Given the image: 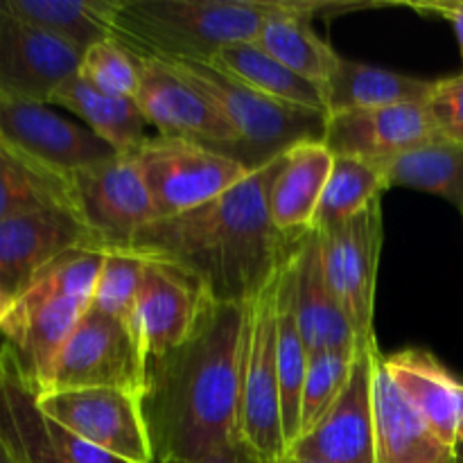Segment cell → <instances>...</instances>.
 Segmentation results:
<instances>
[{"mask_svg":"<svg viewBox=\"0 0 463 463\" xmlns=\"http://www.w3.org/2000/svg\"><path fill=\"white\" fill-rule=\"evenodd\" d=\"M251 303L213 301L194 333L147 364L143 414L154 457L188 461L242 441V378Z\"/></svg>","mask_w":463,"mask_h":463,"instance_id":"obj_1","label":"cell"},{"mask_svg":"<svg viewBox=\"0 0 463 463\" xmlns=\"http://www.w3.org/2000/svg\"><path fill=\"white\" fill-rule=\"evenodd\" d=\"M285 154L222 197L145 226L127 251L167 260L203 283L213 301L251 303L283 269L301 235L271 222L269 190Z\"/></svg>","mask_w":463,"mask_h":463,"instance_id":"obj_2","label":"cell"},{"mask_svg":"<svg viewBox=\"0 0 463 463\" xmlns=\"http://www.w3.org/2000/svg\"><path fill=\"white\" fill-rule=\"evenodd\" d=\"M289 0H122L113 39L134 52L211 63L224 45L256 41Z\"/></svg>","mask_w":463,"mask_h":463,"instance_id":"obj_3","label":"cell"},{"mask_svg":"<svg viewBox=\"0 0 463 463\" xmlns=\"http://www.w3.org/2000/svg\"><path fill=\"white\" fill-rule=\"evenodd\" d=\"M104 258L102 249H72L0 307L5 348L16 357L36 393L43 392L63 344L93 303Z\"/></svg>","mask_w":463,"mask_h":463,"instance_id":"obj_4","label":"cell"},{"mask_svg":"<svg viewBox=\"0 0 463 463\" xmlns=\"http://www.w3.org/2000/svg\"><path fill=\"white\" fill-rule=\"evenodd\" d=\"M163 61L176 75L184 77L193 89L206 95L213 107L224 116L240 140L235 158L242 161L249 170L267 165L298 143L324 140L326 120H328L326 113L276 102L244 86L242 81L233 80L213 63L176 61V59H163Z\"/></svg>","mask_w":463,"mask_h":463,"instance_id":"obj_5","label":"cell"},{"mask_svg":"<svg viewBox=\"0 0 463 463\" xmlns=\"http://www.w3.org/2000/svg\"><path fill=\"white\" fill-rule=\"evenodd\" d=\"M158 220L194 211L242 184L253 170L217 149L188 140L147 136L134 152Z\"/></svg>","mask_w":463,"mask_h":463,"instance_id":"obj_6","label":"cell"},{"mask_svg":"<svg viewBox=\"0 0 463 463\" xmlns=\"http://www.w3.org/2000/svg\"><path fill=\"white\" fill-rule=\"evenodd\" d=\"M280 271L253 298L249 310L242 378V441L258 463H283L288 457L279 378Z\"/></svg>","mask_w":463,"mask_h":463,"instance_id":"obj_7","label":"cell"},{"mask_svg":"<svg viewBox=\"0 0 463 463\" xmlns=\"http://www.w3.org/2000/svg\"><path fill=\"white\" fill-rule=\"evenodd\" d=\"M145 375L147 360L134 330L90 306L63 344L39 396L72 389H122L143 396Z\"/></svg>","mask_w":463,"mask_h":463,"instance_id":"obj_8","label":"cell"},{"mask_svg":"<svg viewBox=\"0 0 463 463\" xmlns=\"http://www.w3.org/2000/svg\"><path fill=\"white\" fill-rule=\"evenodd\" d=\"M48 419L127 463H156L140 393L72 389L39 396Z\"/></svg>","mask_w":463,"mask_h":463,"instance_id":"obj_9","label":"cell"},{"mask_svg":"<svg viewBox=\"0 0 463 463\" xmlns=\"http://www.w3.org/2000/svg\"><path fill=\"white\" fill-rule=\"evenodd\" d=\"M319 240L326 276L355 326L357 342L362 346L375 344L373 315L383 251V199H375L346 224L319 233Z\"/></svg>","mask_w":463,"mask_h":463,"instance_id":"obj_10","label":"cell"},{"mask_svg":"<svg viewBox=\"0 0 463 463\" xmlns=\"http://www.w3.org/2000/svg\"><path fill=\"white\" fill-rule=\"evenodd\" d=\"M72 249H102L84 215L63 208L0 220V307L9 306L41 269Z\"/></svg>","mask_w":463,"mask_h":463,"instance_id":"obj_11","label":"cell"},{"mask_svg":"<svg viewBox=\"0 0 463 463\" xmlns=\"http://www.w3.org/2000/svg\"><path fill=\"white\" fill-rule=\"evenodd\" d=\"M138 54L140 89L136 95L147 125L156 127L158 136L203 145L235 158L238 134L231 129L206 95L176 75L163 59Z\"/></svg>","mask_w":463,"mask_h":463,"instance_id":"obj_12","label":"cell"},{"mask_svg":"<svg viewBox=\"0 0 463 463\" xmlns=\"http://www.w3.org/2000/svg\"><path fill=\"white\" fill-rule=\"evenodd\" d=\"M84 220L107 251L131 247L136 235L158 220L154 199L134 154H118L72 175Z\"/></svg>","mask_w":463,"mask_h":463,"instance_id":"obj_13","label":"cell"},{"mask_svg":"<svg viewBox=\"0 0 463 463\" xmlns=\"http://www.w3.org/2000/svg\"><path fill=\"white\" fill-rule=\"evenodd\" d=\"M211 303L208 289L190 271L147 258L131 324L147 364L179 348L194 333Z\"/></svg>","mask_w":463,"mask_h":463,"instance_id":"obj_14","label":"cell"},{"mask_svg":"<svg viewBox=\"0 0 463 463\" xmlns=\"http://www.w3.org/2000/svg\"><path fill=\"white\" fill-rule=\"evenodd\" d=\"M378 342L357 348L346 389L328 414L288 450L294 459L326 463H375L373 369Z\"/></svg>","mask_w":463,"mask_h":463,"instance_id":"obj_15","label":"cell"},{"mask_svg":"<svg viewBox=\"0 0 463 463\" xmlns=\"http://www.w3.org/2000/svg\"><path fill=\"white\" fill-rule=\"evenodd\" d=\"M0 143L25 156L75 175L118 156L116 149L89 127H80L50 109V104L0 98Z\"/></svg>","mask_w":463,"mask_h":463,"instance_id":"obj_16","label":"cell"},{"mask_svg":"<svg viewBox=\"0 0 463 463\" xmlns=\"http://www.w3.org/2000/svg\"><path fill=\"white\" fill-rule=\"evenodd\" d=\"M84 54L59 36L0 12V98L50 104Z\"/></svg>","mask_w":463,"mask_h":463,"instance_id":"obj_17","label":"cell"},{"mask_svg":"<svg viewBox=\"0 0 463 463\" xmlns=\"http://www.w3.org/2000/svg\"><path fill=\"white\" fill-rule=\"evenodd\" d=\"M443 136L425 104L333 113L326 120L324 143L335 156L383 161Z\"/></svg>","mask_w":463,"mask_h":463,"instance_id":"obj_18","label":"cell"},{"mask_svg":"<svg viewBox=\"0 0 463 463\" xmlns=\"http://www.w3.org/2000/svg\"><path fill=\"white\" fill-rule=\"evenodd\" d=\"M289 283L298 330L310 355L360 346L355 326L328 283L317 231H307L298 238L289 256Z\"/></svg>","mask_w":463,"mask_h":463,"instance_id":"obj_19","label":"cell"},{"mask_svg":"<svg viewBox=\"0 0 463 463\" xmlns=\"http://www.w3.org/2000/svg\"><path fill=\"white\" fill-rule=\"evenodd\" d=\"M373 423L375 463H459L455 448L425 423L396 387L384 369L383 353L373 369Z\"/></svg>","mask_w":463,"mask_h":463,"instance_id":"obj_20","label":"cell"},{"mask_svg":"<svg viewBox=\"0 0 463 463\" xmlns=\"http://www.w3.org/2000/svg\"><path fill=\"white\" fill-rule=\"evenodd\" d=\"M384 369L425 423L455 450L463 443V383L430 351L383 355Z\"/></svg>","mask_w":463,"mask_h":463,"instance_id":"obj_21","label":"cell"},{"mask_svg":"<svg viewBox=\"0 0 463 463\" xmlns=\"http://www.w3.org/2000/svg\"><path fill=\"white\" fill-rule=\"evenodd\" d=\"M333 165L335 154L324 140H306L285 152L269 190V213L276 229L288 235L312 231Z\"/></svg>","mask_w":463,"mask_h":463,"instance_id":"obj_22","label":"cell"},{"mask_svg":"<svg viewBox=\"0 0 463 463\" xmlns=\"http://www.w3.org/2000/svg\"><path fill=\"white\" fill-rule=\"evenodd\" d=\"M328 7H333V5L289 0L283 12L271 16L262 25L256 39V43L262 50H267L271 57H276L289 71L321 89L324 98L342 57L335 52L328 41H324L312 30L310 18L315 14L326 12Z\"/></svg>","mask_w":463,"mask_h":463,"instance_id":"obj_23","label":"cell"},{"mask_svg":"<svg viewBox=\"0 0 463 463\" xmlns=\"http://www.w3.org/2000/svg\"><path fill=\"white\" fill-rule=\"evenodd\" d=\"M434 86L437 80H420L405 72L342 57L326 89V113L333 116V113L360 111V109L425 104L432 98Z\"/></svg>","mask_w":463,"mask_h":463,"instance_id":"obj_24","label":"cell"},{"mask_svg":"<svg viewBox=\"0 0 463 463\" xmlns=\"http://www.w3.org/2000/svg\"><path fill=\"white\" fill-rule=\"evenodd\" d=\"M50 208L81 215L72 175L52 170L12 145L0 143V220Z\"/></svg>","mask_w":463,"mask_h":463,"instance_id":"obj_25","label":"cell"},{"mask_svg":"<svg viewBox=\"0 0 463 463\" xmlns=\"http://www.w3.org/2000/svg\"><path fill=\"white\" fill-rule=\"evenodd\" d=\"M122 0H3L0 12L41 27L81 54L113 36Z\"/></svg>","mask_w":463,"mask_h":463,"instance_id":"obj_26","label":"cell"},{"mask_svg":"<svg viewBox=\"0 0 463 463\" xmlns=\"http://www.w3.org/2000/svg\"><path fill=\"white\" fill-rule=\"evenodd\" d=\"M50 107L66 109L86 122L93 134L107 140L118 154H134L145 143V120L138 102L102 93L81 75L71 77L50 99Z\"/></svg>","mask_w":463,"mask_h":463,"instance_id":"obj_27","label":"cell"},{"mask_svg":"<svg viewBox=\"0 0 463 463\" xmlns=\"http://www.w3.org/2000/svg\"><path fill=\"white\" fill-rule=\"evenodd\" d=\"M211 63L233 80L242 81L244 86L276 99V102L326 113V98L321 89L289 71L285 63L262 50L256 41L224 45Z\"/></svg>","mask_w":463,"mask_h":463,"instance_id":"obj_28","label":"cell"},{"mask_svg":"<svg viewBox=\"0 0 463 463\" xmlns=\"http://www.w3.org/2000/svg\"><path fill=\"white\" fill-rule=\"evenodd\" d=\"M387 179V188L423 190L455 203L463 213V143L437 136L396 156L373 161Z\"/></svg>","mask_w":463,"mask_h":463,"instance_id":"obj_29","label":"cell"},{"mask_svg":"<svg viewBox=\"0 0 463 463\" xmlns=\"http://www.w3.org/2000/svg\"><path fill=\"white\" fill-rule=\"evenodd\" d=\"M307 364H310V353H307L306 339H303L301 330H298L297 312H294L288 258L283 271H280L279 283V378L288 450L301 437V401L303 387H306Z\"/></svg>","mask_w":463,"mask_h":463,"instance_id":"obj_30","label":"cell"},{"mask_svg":"<svg viewBox=\"0 0 463 463\" xmlns=\"http://www.w3.org/2000/svg\"><path fill=\"white\" fill-rule=\"evenodd\" d=\"M384 190H387V179L373 161L335 156L333 172L321 194L312 231L324 233L346 224L375 199H383Z\"/></svg>","mask_w":463,"mask_h":463,"instance_id":"obj_31","label":"cell"},{"mask_svg":"<svg viewBox=\"0 0 463 463\" xmlns=\"http://www.w3.org/2000/svg\"><path fill=\"white\" fill-rule=\"evenodd\" d=\"M357 348H351V351H321L310 355L301 401V437L310 432L328 414L330 407L339 401L348 380H351Z\"/></svg>","mask_w":463,"mask_h":463,"instance_id":"obj_32","label":"cell"},{"mask_svg":"<svg viewBox=\"0 0 463 463\" xmlns=\"http://www.w3.org/2000/svg\"><path fill=\"white\" fill-rule=\"evenodd\" d=\"M145 267H147V258L140 253L122 251V249L107 251L90 306L104 315L125 321L131 328Z\"/></svg>","mask_w":463,"mask_h":463,"instance_id":"obj_33","label":"cell"},{"mask_svg":"<svg viewBox=\"0 0 463 463\" xmlns=\"http://www.w3.org/2000/svg\"><path fill=\"white\" fill-rule=\"evenodd\" d=\"M80 75L102 93L136 99L140 89L138 54L111 36L84 54Z\"/></svg>","mask_w":463,"mask_h":463,"instance_id":"obj_34","label":"cell"},{"mask_svg":"<svg viewBox=\"0 0 463 463\" xmlns=\"http://www.w3.org/2000/svg\"><path fill=\"white\" fill-rule=\"evenodd\" d=\"M428 109L443 136L463 143V72L437 80Z\"/></svg>","mask_w":463,"mask_h":463,"instance_id":"obj_35","label":"cell"},{"mask_svg":"<svg viewBox=\"0 0 463 463\" xmlns=\"http://www.w3.org/2000/svg\"><path fill=\"white\" fill-rule=\"evenodd\" d=\"M48 430H50V441H52L54 452H57L59 461L61 463H127L118 457L109 455L102 448L93 446L86 439L77 437L75 432H71L68 428L59 425L57 420L48 419Z\"/></svg>","mask_w":463,"mask_h":463,"instance_id":"obj_36","label":"cell"},{"mask_svg":"<svg viewBox=\"0 0 463 463\" xmlns=\"http://www.w3.org/2000/svg\"><path fill=\"white\" fill-rule=\"evenodd\" d=\"M407 7L416 9L423 16H439L446 18L455 30L457 41H459L461 61H463V0H450V3H411Z\"/></svg>","mask_w":463,"mask_h":463,"instance_id":"obj_37","label":"cell"},{"mask_svg":"<svg viewBox=\"0 0 463 463\" xmlns=\"http://www.w3.org/2000/svg\"><path fill=\"white\" fill-rule=\"evenodd\" d=\"M158 463H258L253 452L249 450L247 443L238 441L231 446L222 448V450L213 452V455L202 457V459H188V461H158Z\"/></svg>","mask_w":463,"mask_h":463,"instance_id":"obj_38","label":"cell"},{"mask_svg":"<svg viewBox=\"0 0 463 463\" xmlns=\"http://www.w3.org/2000/svg\"><path fill=\"white\" fill-rule=\"evenodd\" d=\"M0 463H23V461L18 459L12 450H7V448L0 446Z\"/></svg>","mask_w":463,"mask_h":463,"instance_id":"obj_39","label":"cell"},{"mask_svg":"<svg viewBox=\"0 0 463 463\" xmlns=\"http://www.w3.org/2000/svg\"><path fill=\"white\" fill-rule=\"evenodd\" d=\"M283 463H326V461H315V459H294V457H285Z\"/></svg>","mask_w":463,"mask_h":463,"instance_id":"obj_40","label":"cell"},{"mask_svg":"<svg viewBox=\"0 0 463 463\" xmlns=\"http://www.w3.org/2000/svg\"><path fill=\"white\" fill-rule=\"evenodd\" d=\"M457 455H459V463H463V443L459 446V450H457Z\"/></svg>","mask_w":463,"mask_h":463,"instance_id":"obj_41","label":"cell"}]
</instances>
